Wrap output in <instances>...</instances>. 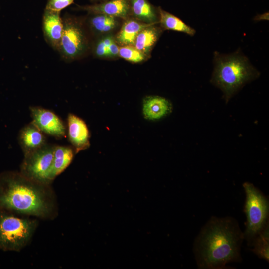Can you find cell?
Returning <instances> with one entry per match:
<instances>
[{
    "label": "cell",
    "instance_id": "obj_1",
    "mask_svg": "<svg viewBox=\"0 0 269 269\" xmlns=\"http://www.w3.org/2000/svg\"><path fill=\"white\" fill-rule=\"evenodd\" d=\"M0 209L45 220H53L58 214L56 197L50 184L15 171L0 174Z\"/></svg>",
    "mask_w": 269,
    "mask_h": 269
},
{
    "label": "cell",
    "instance_id": "obj_2",
    "mask_svg": "<svg viewBox=\"0 0 269 269\" xmlns=\"http://www.w3.org/2000/svg\"><path fill=\"white\" fill-rule=\"evenodd\" d=\"M244 238L238 222L231 217H212L197 237L194 252L198 268L223 269L241 260Z\"/></svg>",
    "mask_w": 269,
    "mask_h": 269
},
{
    "label": "cell",
    "instance_id": "obj_3",
    "mask_svg": "<svg viewBox=\"0 0 269 269\" xmlns=\"http://www.w3.org/2000/svg\"><path fill=\"white\" fill-rule=\"evenodd\" d=\"M213 64L210 82L222 91L226 103L260 74L240 49L230 54L215 51Z\"/></svg>",
    "mask_w": 269,
    "mask_h": 269
},
{
    "label": "cell",
    "instance_id": "obj_4",
    "mask_svg": "<svg viewBox=\"0 0 269 269\" xmlns=\"http://www.w3.org/2000/svg\"><path fill=\"white\" fill-rule=\"evenodd\" d=\"M38 224L36 219L18 217L0 209V249L21 251L29 243Z\"/></svg>",
    "mask_w": 269,
    "mask_h": 269
},
{
    "label": "cell",
    "instance_id": "obj_5",
    "mask_svg": "<svg viewBox=\"0 0 269 269\" xmlns=\"http://www.w3.org/2000/svg\"><path fill=\"white\" fill-rule=\"evenodd\" d=\"M246 194L244 211L246 216L244 239L250 246L254 239L269 225V200L252 183L243 184Z\"/></svg>",
    "mask_w": 269,
    "mask_h": 269
},
{
    "label": "cell",
    "instance_id": "obj_6",
    "mask_svg": "<svg viewBox=\"0 0 269 269\" xmlns=\"http://www.w3.org/2000/svg\"><path fill=\"white\" fill-rule=\"evenodd\" d=\"M54 146L46 144L24 155L20 172L32 179L50 184L49 177L54 157Z\"/></svg>",
    "mask_w": 269,
    "mask_h": 269
},
{
    "label": "cell",
    "instance_id": "obj_7",
    "mask_svg": "<svg viewBox=\"0 0 269 269\" xmlns=\"http://www.w3.org/2000/svg\"><path fill=\"white\" fill-rule=\"evenodd\" d=\"M85 38L80 27L71 20L63 21V31L58 50L67 59L74 58L84 50Z\"/></svg>",
    "mask_w": 269,
    "mask_h": 269
},
{
    "label": "cell",
    "instance_id": "obj_8",
    "mask_svg": "<svg viewBox=\"0 0 269 269\" xmlns=\"http://www.w3.org/2000/svg\"><path fill=\"white\" fill-rule=\"evenodd\" d=\"M32 123L41 132L56 138H62L65 128L61 120L53 112L41 107L31 108Z\"/></svg>",
    "mask_w": 269,
    "mask_h": 269
},
{
    "label": "cell",
    "instance_id": "obj_9",
    "mask_svg": "<svg viewBox=\"0 0 269 269\" xmlns=\"http://www.w3.org/2000/svg\"><path fill=\"white\" fill-rule=\"evenodd\" d=\"M69 139L76 152L90 146L89 132L85 122L77 116L69 114L67 118Z\"/></svg>",
    "mask_w": 269,
    "mask_h": 269
},
{
    "label": "cell",
    "instance_id": "obj_10",
    "mask_svg": "<svg viewBox=\"0 0 269 269\" xmlns=\"http://www.w3.org/2000/svg\"><path fill=\"white\" fill-rule=\"evenodd\" d=\"M43 29L47 41L54 48L58 49L63 31V21L60 12L45 10Z\"/></svg>",
    "mask_w": 269,
    "mask_h": 269
},
{
    "label": "cell",
    "instance_id": "obj_11",
    "mask_svg": "<svg viewBox=\"0 0 269 269\" xmlns=\"http://www.w3.org/2000/svg\"><path fill=\"white\" fill-rule=\"evenodd\" d=\"M142 111L145 119L156 121L170 114L172 111V105L164 97L149 96L143 100Z\"/></svg>",
    "mask_w": 269,
    "mask_h": 269
},
{
    "label": "cell",
    "instance_id": "obj_12",
    "mask_svg": "<svg viewBox=\"0 0 269 269\" xmlns=\"http://www.w3.org/2000/svg\"><path fill=\"white\" fill-rule=\"evenodd\" d=\"M130 6L129 0H110L100 4L82 6L81 9L94 14L126 18L129 13Z\"/></svg>",
    "mask_w": 269,
    "mask_h": 269
},
{
    "label": "cell",
    "instance_id": "obj_13",
    "mask_svg": "<svg viewBox=\"0 0 269 269\" xmlns=\"http://www.w3.org/2000/svg\"><path fill=\"white\" fill-rule=\"evenodd\" d=\"M19 140L24 155L46 144L45 137L42 132L32 123L26 125L21 130Z\"/></svg>",
    "mask_w": 269,
    "mask_h": 269
},
{
    "label": "cell",
    "instance_id": "obj_14",
    "mask_svg": "<svg viewBox=\"0 0 269 269\" xmlns=\"http://www.w3.org/2000/svg\"><path fill=\"white\" fill-rule=\"evenodd\" d=\"M73 156V151L71 147L65 146H54L53 161L49 177L50 182L69 166Z\"/></svg>",
    "mask_w": 269,
    "mask_h": 269
},
{
    "label": "cell",
    "instance_id": "obj_15",
    "mask_svg": "<svg viewBox=\"0 0 269 269\" xmlns=\"http://www.w3.org/2000/svg\"><path fill=\"white\" fill-rule=\"evenodd\" d=\"M153 24L143 23L135 20H128L122 26L116 40L121 45H134L138 34L144 28Z\"/></svg>",
    "mask_w": 269,
    "mask_h": 269
},
{
    "label": "cell",
    "instance_id": "obj_16",
    "mask_svg": "<svg viewBox=\"0 0 269 269\" xmlns=\"http://www.w3.org/2000/svg\"><path fill=\"white\" fill-rule=\"evenodd\" d=\"M160 30L153 25L144 28L137 35L134 44V47L144 54L148 53L157 41Z\"/></svg>",
    "mask_w": 269,
    "mask_h": 269
},
{
    "label": "cell",
    "instance_id": "obj_17",
    "mask_svg": "<svg viewBox=\"0 0 269 269\" xmlns=\"http://www.w3.org/2000/svg\"><path fill=\"white\" fill-rule=\"evenodd\" d=\"M159 21L162 28L184 33L190 36H193L196 30L185 24L183 21L173 14L166 12L160 7L158 8Z\"/></svg>",
    "mask_w": 269,
    "mask_h": 269
},
{
    "label": "cell",
    "instance_id": "obj_18",
    "mask_svg": "<svg viewBox=\"0 0 269 269\" xmlns=\"http://www.w3.org/2000/svg\"><path fill=\"white\" fill-rule=\"evenodd\" d=\"M129 0L132 11L136 18L148 24L159 21L156 10L147 0Z\"/></svg>",
    "mask_w": 269,
    "mask_h": 269
},
{
    "label": "cell",
    "instance_id": "obj_19",
    "mask_svg": "<svg viewBox=\"0 0 269 269\" xmlns=\"http://www.w3.org/2000/svg\"><path fill=\"white\" fill-rule=\"evenodd\" d=\"M252 251L262 259L269 260V226H266L254 239Z\"/></svg>",
    "mask_w": 269,
    "mask_h": 269
},
{
    "label": "cell",
    "instance_id": "obj_20",
    "mask_svg": "<svg viewBox=\"0 0 269 269\" xmlns=\"http://www.w3.org/2000/svg\"><path fill=\"white\" fill-rule=\"evenodd\" d=\"M91 27L96 31L107 32L114 29L117 25L115 17L101 14H97L90 19Z\"/></svg>",
    "mask_w": 269,
    "mask_h": 269
},
{
    "label": "cell",
    "instance_id": "obj_21",
    "mask_svg": "<svg viewBox=\"0 0 269 269\" xmlns=\"http://www.w3.org/2000/svg\"><path fill=\"white\" fill-rule=\"evenodd\" d=\"M118 55L128 61L134 63L140 62L145 58L144 54L130 45L120 47Z\"/></svg>",
    "mask_w": 269,
    "mask_h": 269
},
{
    "label": "cell",
    "instance_id": "obj_22",
    "mask_svg": "<svg viewBox=\"0 0 269 269\" xmlns=\"http://www.w3.org/2000/svg\"><path fill=\"white\" fill-rule=\"evenodd\" d=\"M114 41V38L112 36H106L101 39L96 45V55L100 57H107L108 48Z\"/></svg>",
    "mask_w": 269,
    "mask_h": 269
},
{
    "label": "cell",
    "instance_id": "obj_23",
    "mask_svg": "<svg viewBox=\"0 0 269 269\" xmlns=\"http://www.w3.org/2000/svg\"><path fill=\"white\" fill-rule=\"evenodd\" d=\"M73 1L74 0H48L45 10L60 12L72 4Z\"/></svg>",
    "mask_w": 269,
    "mask_h": 269
},
{
    "label": "cell",
    "instance_id": "obj_24",
    "mask_svg": "<svg viewBox=\"0 0 269 269\" xmlns=\"http://www.w3.org/2000/svg\"><path fill=\"white\" fill-rule=\"evenodd\" d=\"M119 47L114 41L108 47L107 49V57H115L118 55Z\"/></svg>",
    "mask_w": 269,
    "mask_h": 269
},
{
    "label": "cell",
    "instance_id": "obj_25",
    "mask_svg": "<svg viewBox=\"0 0 269 269\" xmlns=\"http://www.w3.org/2000/svg\"></svg>",
    "mask_w": 269,
    "mask_h": 269
}]
</instances>
